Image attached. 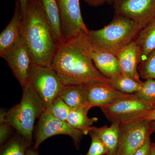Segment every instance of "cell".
I'll return each mask as SVG.
<instances>
[{
  "mask_svg": "<svg viewBox=\"0 0 155 155\" xmlns=\"http://www.w3.org/2000/svg\"><path fill=\"white\" fill-rule=\"evenodd\" d=\"M87 35L80 34L57 46L51 67L65 86L93 82L109 84V79L99 72L94 64L91 47Z\"/></svg>",
  "mask_w": 155,
  "mask_h": 155,
  "instance_id": "cell-1",
  "label": "cell"
},
{
  "mask_svg": "<svg viewBox=\"0 0 155 155\" xmlns=\"http://www.w3.org/2000/svg\"><path fill=\"white\" fill-rule=\"evenodd\" d=\"M21 38L33 63L51 67L57 44L39 0H29L22 16Z\"/></svg>",
  "mask_w": 155,
  "mask_h": 155,
  "instance_id": "cell-2",
  "label": "cell"
},
{
  "mask_svg": "<svg viewBox=\"0 0 155 155\" xmlns=\"http://www.w3.org/2000/svg\"><path fill=\"white\" fill-rule=\"evenodd\" d=\"M141 29L131 19L116 14L112 21L104 28L89 30L87 38L93 50L116 55L134 41Z\"/></svg>",
  "mask_w": 155,
  "mask_h": 155,
  "instance_id": "cell-3",
  "label": "cell"
},
{
  "mask_svg": "<svg viewBox=\"0 0 155 155\" xmlns=\"http://www.w3.org/2000/svg\"><path fill=\"white\" fill-rule=\"evenodd\" d=\"M19 104L7 112L1 111L0 122H5L33 144L35 122L46 110L44 104L30 83L22 87Z\"/></svg>",
  "mask_w": 155,
  "mask_h": 155,
  "instance_id": "cell-4",
  "label": "cell"
},
{
  "mask_svg": "<svg viewBox=\"0 0 155 155\" xmlns=\"http://www.w3.org/2000/svg\"><path fill=\"white\" fill-rule=\"evenodd\" d=\"M155 107L153 103L143 101L134 94H127L113 104L101 109L111 123L121 124L144 119Z\"/></svg>",
  "mask_w": 155,
  "mask_h": 155,
  "instance_id": "cell-5",
  "label": "cell"
},
{
  "mask_svg": "<svg viewBox=\"0 0 155 155\" xmlns=\"http://www.w3.org/2000/svg\"><path fill=\"white\" fill-rule=\"evenodd\" d=\"M29 83L34 89L44 104L46 110L59 97L65 85L51 67L34 64Z\"/></svg>",
  "mask_w": 155,
  "mask_h": 155,
  "instance_id": "cell-6",
  "label": "cell"
},
{
  "mask_svg": "<svg viewBox=\"0 0 155 155\" xmlns=\"http://www.w3.org/2000/svg\"><path fill=\"white\" fill-rule=\"evenodd\" d=\"M62 134L71 137L75 147L79 148L83 134L73 128L66 121L54 117L46 110L39 118L34 134L33 147L37 150L39 146L46 140L54 136Z\"/></svg>",
  "mask_w": 155,
  "mask_h": 155,
  "instance_id": "cell-7",
  "label": "cell"
},
{
  "mask_svg": "<svg viewBox=\"0 0 155 155\" xmlns=\"http://www.w3.org/2000/svg\"><path fill=\"white\" fill-rule=\"evenodd\" d=\"M120 130L116 155H133L153 131L150 122L143 119L122 123Z\"/></svg>",
  "mask_w": 155,
  "mask_h": 155,
  "instance_id": "cell-8",
  "label": "cell"
},
{
  "mask_svg": "<svg viewBox=\"0 0 155 155\" xmlns=\"http://www.w3.org/2000/svg\"><path fill=\"white\" fill-rule=\"evenodd\" d=\"M61 32L65 40L81 33L87 34L89 29L84 22L79 0H57Z\"/></svg>",
  "mask_w": 155,
  "mask_h": 155,
  "instance_id": "cell-9",
  "label": "cell"
},
{
  "mask_svg": "<svg viewBox=\"0 0 155 155\" xmlns=\"http://www.w3.org/2000/svg\"><path fill=\"white\" fill-rule=\"evenodd\" d=\"M114 9L116 14L131 19L141 29L155 19V0H117Z\"/></svg>",
  "mask_w": 155,
  "mask_h": 155,
  "instance_id": "cell-10",
  "label": "cell"
},
{
  "mask_svg": "<svg viewBox=\"0 0 155 155\" xmlns=\"http://www.w3.org/2000/svg\"><path fill=\"white\" fill-rule=\"evenodd\" d=\"M22 87L29 83L34 63L22 39L2 57Z\"/></svg>",
  "mask_w": 155,
  "mask_h": 155,
  "instance_id": "cell-11",
  "label": "cell"
},
{
  "mask_svg": "<svg viewBox=\"0 0 155 155\" xmlns=\"http://www.w3.org/2000/svg\"><path fill=\"white\" fill-rule=\"evenodd\" d=\"M87 102L89 107L100 108L110 105L127 94L122 93L108 84L91 82L84 84Z\"/></svg>",
  "mask_w": 155,
  "mask_h": 155,
  "instance_id": "cell-12",
  "label": "cell"
},
{
  "mask_svg": "<svg viewBox=\"0 0 155 155\" xmlns=\"http://www.w3.org/2000/svg\"><path fill=\"white\" fill-rule=\"evenodd\" d=\"M22 14L19 0H15L14 15L0 35V56L2 57L15 45L21 38Z\"/></svg>",
  "mask_w": 155,
  "mask_h": 155,
  "instance_id": "cell-13",
  "label": "cell"
},
{
  "mask_svg": "<svg viewBox=\"0 0 155 155\" xmlns=\"http://www.w3.org/2000/svg\"><path fill=\"white\" fill-rule=\"evenodd\" d=\"M115 55L123 74L137 82H143L138 70L140 64V54L135 41L123 48Z\"/></svg>",
  "mask_w": 155,
  "mask_h": 155,
  "instance_id": "cell-14",
  "label": "cell"
},
{
  "mask_svg": "<svg viewBox=\"0 0 155 155\" xmlns=\"http://www.w3.org/2000/svg\"><path fill=\"white\" fill-rule=\"evenodd\" d=\"M91 56L97 69L108 79L122 73L118 59L114 54L98 51L91 48Z\"/></svg>",
  "mask_w": 155,
  "mask_h": 155,
  "instance_id": "cell-15",
  "label": "cell"
},
{
  "mask_svg": "<svg viewBox=\"0 0 155 155\" xmlns=\"http://www.w3.org/2000/svg\"><path fill=\"white\" fill-rule=\"evenodd\" d=\"M90 132L98 137L105 145L108 151L106 155H116L120 138L119 123H111L109 127L107 125L101 127L92 126Z\"/></svg>",
  "mask_w": 155,
  "mask_h": 155,
  "instance_id": "cell-16",
  "label": "cell"
},
{
  "mask_svg": "<svg viewBox=\"0 0 155 155\" xmlns=\"http://www.w3.org/2000/svg\"><path fill=\"white\" fill-rule=\"evenodd\" d=\"M135 41L139 50L141 64L155 50V19L141 29Z\"/></svg>",
  "mask_w": 155,
  "mask_h": 155,
  "instance_id": "cell-17",
  "label": "cell"
},
{
  "mask_svg": "<svg viewBox=\"0 0 155 155\" xmlns=\"http://www.w3.org/2000/svg\"><path fill=\"white\" fill-rule=\"evenodd\" d=\"M51 29L57 46L65 41L61 32L60 15L57 0H39Z\"/></svg>",
  "mask_w": 155,
  "mask_h": 155,
  "instance_id": "cell-18",
  "label": "cell"
},
{
  "mask_svg": "<svg viewBox=\"0 0 155 155\" xmlns=\"http://www.w3.org/2000/svg\"><path fill=\"white\" fill-rule=\"evenodd\" d=\"M59 97L70 109L87 108L84 84L66 85L62 89Z\"/></svg>",
  "mask_w": 155,
  "mask_h": 155,
  "instance_id": "cell-19",
  "label": "cell"
},
{
  "mask_svg": "<svg viewBox=\"0 0 155 155\" xmlns=\"http://www.w3.org/2000/svg\"><path fill=\"white\" fill-rule=\"evenodd\" d=\"M87 108L71 109L67 122L76 130H79L84 135H87L91 130L92 125L98 121L96 117L89 118Z\"/></svg>",
  "mask_w": 155,
  "mask_h": 155,
  "instance_id": "cell-20",
  "label": "cell"
},
{
  "mask_svg": "<svg viewBox=\"0 0 155 155\" xmlns=\"http://www.w3.org/2000/svg\"><path fill=\"white\" fill-rule=\"evenodd\" d=\"M143 82L135 81L122 72L109 79V85L116 90L125 94H135L141 88Z\"/></svg>",
  "mask_w": 155,
  "mask_h": 155,
  "instance_id": "cell-21",
  "label": "cell"
},
{
  "mask_svg": "<svg viewBox=\"0 0 155 155\" xmlns=\"http://www.w3.org/2000/svg\"><path fill=\"white\" fill-rule=\"evenodd\" d=\"M31 143L17 133L1 148V155H26V151Z\"/></svg>",
  "mask_w": 155,
  "mask_h": 155,
  "instance_id": "cell-22",
  "label": "cell"
},
{
  "mask_svg": "<svg viewBox=\"0 0 155 155\" xmlns=\"http://www.w3.org/2000/svg\"><path fill=\"white\" fill-rule=\"evenodd\" d=\"M70 110L69 106L58 97L53 101L46 110L57 119L67 122Z\"/></svg>",
  "mask_w": 155,
  "mask_h": 155,
  "instance_id": "cell-23",
  "label": "cell"
},
{
  "mask_svg": "<svg viewBox=\"0 0 155 155\" xmlns=\"http://www.w3.org/2000/svg\"><path fill=\"white\" fill-rule=\"evenodd\" d=\"M138 70L141 78L155 79V50L145 61L139 64Z\"/></svg>",
  "mask_w": 155,
  "mask_h": 155,
  "instance_id": "cell-24",
  "label": "cell"
},
{
  "mask_svg": "<svg viewBox=\"0 0 155 155\" xmlns=\"http://www.w3.org/2000/svg\"><path fill=\"white\" fill-rule=\"evenodd\" d=\"M134 94L143 101L153 103L155 101V79H147L143 82L140 89Z\"/></svg>",
  "mask_w": 155,
  "mask_h": 155,
  "instance_id": "cell-25",
  "label": "cell"
},
{
  "mask_svg": "<svg viewBox=\"0 0 155 155\" xmlns=\"http://www.w3.org/2000/svg\"><path fill=\"white\" fill-rule=\"evenodd\" d=\"M89 134L91 138V144L88 152L84 155H107V149L98 137L92 132H90Z\"/></svg>",
  "mask_w": 155,
  "mask_h": 155,
  "instance_id": "cell-26",
  "label": "cell"
},
{
  "mask_svg": "<svg viewBox=\"0 0 155 155\" xmlns=\"http://www.w3.org/2000/svg\"><path fill=\"white\" fill-rule=\"evenodd\" d=\"M12 126L9 125L7 122H1L0 126V142L1 145L5 143V142L8 138L11 132V128Z\"/></svg>",
  "mask_w": 155,
  "mask_h": 155,
  "instance_id": "cell-27",
  "label": "cell"
},
{
  "mask_svg": "<svg viewBox=\"0 0 155 155\" xmlns=\"http://www.w3.org/2000/svg\"><path fill=\"white\" fill-rule=\"evenodd\" d=\"M151 143L150 136L147 139L144 144L138 149L133 155H150Z\"/></svg>",
  "mask_w": 155,
  "mask_h": 155,
  "instance_id": "cell-28",
  "label": "cell"
},
{
  "mask_svg": "<svg viewBox=\"0 0 155 155\" xmlns=\"http://www.w3.org/2000/svg\"><path fill=\"white\" fill-rule=\"evenodd\" d=\"M117 0H84V2L92 7L102 5L107 3H114Z\"/></svg>",
  "mask_w": 155,
  "mask_h": 155,
  "instance_id": "cell-29",
  "label": "cell"
},
{
  "mask_svg": "<svg viewBox=\"0 0 155 155\" xmlns=\"http://www.w3.org/2000/svg\"><path fill=\"white\" fill-rule=\"evenodd\" d=\"M143 119L150 122L155 121V107L149 112Z\"/></svg>",
  "mask_w": 155,
  "mask_h": 155,
  "instance_id": "cell-30",
  "label": "cell"
},
{
  "mask_svg": "<svg viewBox=\"0 0 155 155\" xmlns=\"http://www.w3.org/2000/svg\"><path fill=\"white\" fill-rule=\"evenodd\" d=\"M20 3V7H21V11H22V16L25 13L27 8V5L29 0H19Z\"/></svg>",
  "mask_w": 155,
  "mask_h": 155,
  "instance_id": "cell-31",
  "label": "cell"
},
{
  "mask_svg": "<svg viewBox=\"0 0 155 155\" xmlns=\"http://www.w3.org/2000/svg\"><path fill=\"white\" fill-rule=\"evenodd\" d=\"M26 155H38L37 150L35 149L33 147H29L27 150Z\"/></svg>",
  "mask_w": 155,
  "mask_h": 155,
  "instance_id": "cell-32",
  "label": "cell"
},
{
  "mask_svg": "<svg viewBox=\"0 0 155 155\" xmlns=\"http://www.w3.org/2000/svg\"><path fill=\"white\" fill-rule=\"evenodd\" d=\"M150 155H155V144L151 143V145Z\"/></svg>",
  "mask_w": 155,
  "mask_h": 155,
  "instance_id": "cell-33",
  "label": "cell"
},
{
  "mask_svg": "<svg viewBox=\"0 0 155 155\" xmlns=\"http://www.w3.org/2000/svg\"><path fill=\"white\" fill-rule=\"evenodd\" d=\"M150 125L153 131H155V121L150 122Z\"/></svg>",
  "mask_w": 155,
  "mask_h": 155,
  "instance_id": "cell-34",
  "label": "cell"
},
{
  "mask_svg": "<svg viewBox=\"0 0 155 155\" xmlns=\"http://www.w3.org/2000/svg\"><path fill=\"white\" fill-rule=\"evenodd\" d=\"M153 103H154V104L155 105V101H154L153 102Z\"/></svg>",
  "mask_w": 155,
  "mask_h": 155,
  "instance_id": "cell-35",
  "label": "cell"
}]
</instances>
